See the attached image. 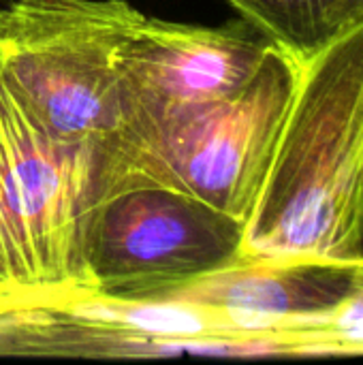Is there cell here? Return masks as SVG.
<instances>
[{"mask_svg": "<svg viewBox=\"0 0 363 365\" xmlns=\"http://www.w3.org/2000/svg\"><path fill=\"white\" fill-rule=\"evenodd\" d=\"M244 257H363V17L300 62Z\"/></svg>", "mask_w": 363, "mask_h": 365, "instance_id": "cell-1", "label": "cell"}, {"mask_svg": "<svg viewBox=\"0 0 363 365\" xmlns=\"http://www.w3.org/2000/svg\"><path fill=\"white\" fill-rule=\"evenodd\" d=\"M109 175L107 145L53 137L0 73V233L13 310L92 297L83 242Z\"/></svg>", "mask_w": 363, "mask_h": 365, "instance_id": "cell-2", "label": "cell"}, {"mask_svg": "<svg viewBox=\"0 0 363 365\" xmlns=\"http://www.w3.org/2000/svg\"><path fill=\"white\" fill-rule=\"evenodd\" d=\"M300 75V60L272 45L235 94L135 113L107 148L116 163L186 190L248 222L265 184Z\"/></svg>", "mask_w": 363, "mask_h": 365, "instance_id": "cell-3", "label": "cell"}, {"mask_svg": "<svg viewBox=\"0 0 363 365\" xmlns=\"http://www.w3.org/2000/svg\"><path fill=\"white\" fill-rule=\"evenodd\" d=\"M126 0H13L0 9V73L58 139L107 145L124 122Z\"/></svg>", "mask_w": 363, "mask_h": 365, "instance_id": "cell-4", "label": "cell"}, {"mask_svg": "<svg viewBox=\"0 0 363 365\" xmlns=\"http://www.w3.org/2000/svg\"><path fill=\"white\" fill-rule=\"evenodd\" d=\"M244 233L246 222L113 158L86 227L92 297L145 299L197 282L244 257Z\"/></svg>", "mask_w": 363, "mask_h": 365, "instance_id": "cell-5", "label": "cell"}, {"mask_svg": "<svg viewBox=\"0 0 363 365\" xmlns=\"http://www.w3.org/2000/svg\"><path fill=\"white\" fill-rule=\"evenodd\" d=\"M272 45L250 21L208 28L135 11L120 47L124 120L240 92Z\"/></svg>", "mask_w": 363, "mask_h": 365, "instance_id": "cell-6", "label": "cell"}, {"mask_svg": "<svg viewBox=\"0 0 363 365\" xmlns=\"http://www.w3.org/2000/svg\"><path fill=\"white\" fill-rule=\"evenodd\" d=\"M359 259L242 257L197 282L145 297L223 312L244 336L250 357H280L287 334L327 314L355 289Z\"/></svg>", "mask_w": 363, "mask_h": 365, "instance_id": "cell-7", "label": "cell"}, {"mask_svg": "<svg viewBox=\"0 0 363 365\" xmlns=\"http://www.w3.org/2000/svg\"><path fill=\"white\" fill-rule=\"evenodd\" d=\"M274 45L304 62L363 17V0H229Z\"/></svg>", "mask_w": 363, "mask_h": 365, "instance_id": "cell-8", "label": "cell"}, {"mask_svg": "<svg viewBox=\"0 0 363 365\" xmlns=\"http://www.w3.org/2000/svg\"><path fill=\"white\" fill-rule=\"evenodd\" d=\"M363 269L355 289L327 314L297 327L282 340L280 357H362Z\"/></svg>", "mask_w": 363, "mask_h": 365, "instance_id": "cell-9", "label": "cell"}]
</instances>
